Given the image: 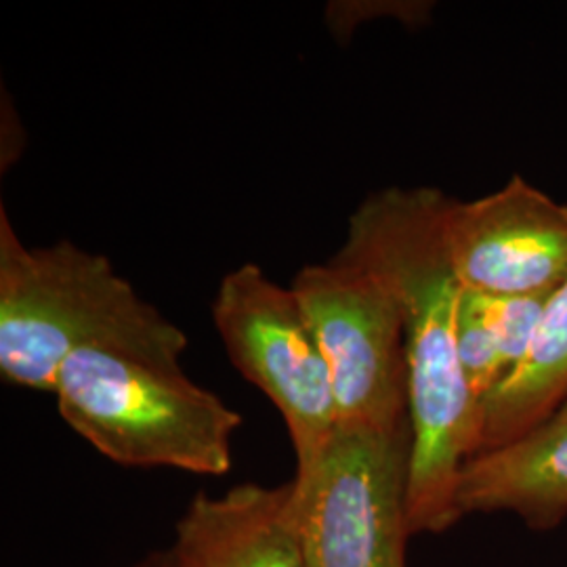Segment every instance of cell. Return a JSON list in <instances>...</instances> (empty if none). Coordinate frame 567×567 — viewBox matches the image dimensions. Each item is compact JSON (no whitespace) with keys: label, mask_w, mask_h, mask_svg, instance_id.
<instances>
[{"label":"cell","mask_w":567,"mask_h":567,"mask_svg":"<svg viewBox=\"0 0 567 567\" xmlns=\"http://www.w3.org/2000/svg\"><path fill=\"white\" fill-rule=\"evenodd\" d=\"M450 196L435 187L374 192L351 215L341 255L385 280L404 318L412 534H442L461 515L458 475L477 452L480 404L456 349L461 282L446 243Z\"/></svg>","instance_id":"6da1fadb"},{"label":"cell","mask_w":567,"mask_h":567,"mask_svg":"<svg viewBox=\"0 0 567 567\" xmlns=\"http://www.w3.org/2000/svg\"><path fill=\"white\" fill-rule=\"evenodd\" d=\"M84 347L182 368L187 337L114 269L72 243H21L0 206V374L55 395L65 360Z\"/></svg>","instance_id":"7a4b0ae2"},{"label":"cell","mask_w":567,"mask_h":567,"mask_svg":"<svg viewBox=\"0 0 567 567\" xmlns=\"http://www.w3.org/2000/svg\"><path fill=\"white\" fill-rule=\"evenodd\" d=\"M55 398L63 421L118 465L200 475L231 468L243 416L183 368L84 347L61 365Z\"/></svg>","instance_id":"3957f363"},{"label":"cell","mask_w":567,"mask_h":567,"mask_svg":"<svg viewBox=\"0 0 567 567\" xmlns=\"http://www.w3.org/2000/svg\"><path fill=\"white\" fill-rule=\"evenodd\" d=\"M410 465V416L337 425L322 456L290 482L305 566L405 567Z\"/></svg>","instance_id":"277c9868"},{"label":"cell","mask_w":567,"mask_h":567,"mask_svg":"<svg viewBox=\"0 0 567 567\" xmlns=\"http://www.w3.org/2000/svg\"><path fill=\"white\" fill-rule=\"evenodd\" d=\"M324 355L337 425L395 426L408 419L404 318L391 286L337 252L292 280Z\"/></svg>","instance_id":"5b68a950"},{"label":"cell","mask_w":567,"mask_h":567,"mask_svg":"<svg viewBox=\"0 0 567 567\" xmlns=\"http://www.w3.org/2000/svg\"><path fill=\"white\" fill-rule=\"evenodd\" d=\"M213 322L231 364L280 410L305 473L337 429L332 379L316 334L292 288L274 282L259 265L224 276Z\"/></svg>","instance_id":"8992f818"},{"label":"cell","mask_w":567,"mask_h":567,"mask_svg":"<svg viewBox=\"0 0 567 567\" xmlns=\"http://www.w3.org/2000/svg\"><path fill=\"white\" fill-rule=\"evenodd\" d=\"M446 243L461 286L482 295H550L567 282V204L519 175L477 200L450 198Z\"/></svg>","instance_id":"52a82bcc"},{"label":"cell","mask_w":567,"mask_h":567,"mask_svg":"<svg viewBox=\"0 0 567 567\" xmlns=\"http://www.w3.org/2000/svg\"><path fill=\"white\" fill-rule=\"evenodd\" d=\"M177 567H307L292 517V484H243L198 494L177 524Z\"/></svg>","instance_id":"ba28073f"},{"label":"cell","mask_w":567,"mask_h":567,"mask_svg":"<svg viewBox=\"0 0 567 567\" xmlns=\"http://www.w3.org/2000/svg\"><path fill=\"white\" fill-rule=\"evenodd\" d=\"M456 508L461 517L508 511L536 532L559 526L567 517V400L522 437L471 456Z\"/></svg>","instance_id":"9c48e42d"},{"label":"cell","mask_w":567,"mask_h":567,"mask_svg":"<svg viewBox=\"0 0 567 567\" xmlns=\"http://www.w3.org/2000/svg\"><path fill=\"white\" fill-rule=\"evenodd\" d=\"M567 400V282L548 299L524 362L480 402L477 452L505 446Z\"/></svg>","instance_id":"30bf717a"},{"label":"cell","mask_w":567,"mask_h":567,"mask_svg":"<svg viewBox=\"0 0 567 567\" xmlns=\"http://www.w3.org/2000/svg\"><path fill=\"white\" fill-rule=\"evenodd\" d=\"M456 349L466 383L477 404L503 383L501 351L487 320L484 295L461 286L456 307Z\"/></svg>","instance_id":"8fae6325"},{"label":"cell","mask_w":567,"mask_h":567,"mask_svg":"<svg viewBox=\"0 0 567 567\" xmlns=\"http://www.w3.org/2000/svg\"><path fill=\"white\" fill-rule=\"evenodd\" d=\"M550 295H532V297L484 295L487 320L492 324L498 351H501L503 381L524 362L532 341L538 332V326L543 322Z\"/></svg>","instance_id":"7c38bea8"},{"label":"cell","mask_w":567,"mask_h":567,"mask_svg":"<svg viewBox=\"0 0 567 567\" xmlns=\"http://www.w3.org/2000/svg\"><path fill=\"white\" fill-rule=\"evenodd\" d=\"M135 567H177V564H175L171 550H156V553L147 555V557Z\"/></svg>","instance_id":"4fadbf2b"}]
</instances>
